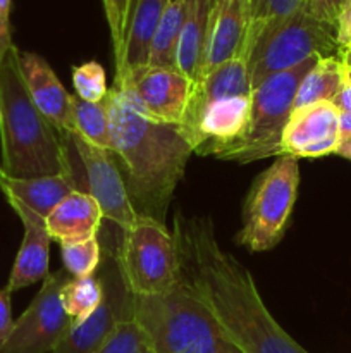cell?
I'll return each instance as SVG.
<instances>
[{
    "label": "cell",
    "mask_w": 351,
    "mask_h": 353,
    "mask_svg": "<svg viewBox=\"0 0 351 353\" xmlns=\"http://www.w3.org/2000/svg\"><path fill=\"white\" fill-rule=\"evenodd\" d=\"M179 283L220 324L241 353H308L272 317L253 276L224 250L212 221L178 216Z\"/></svg>",
    "instance_id": "1"
},
{
    "label": "cell",
    "mask_w": 351,
    "mask_h": 353,
    "mask_svg": "<svg viewBox=\"0 0 351 353\" xmlns=\"http://www.w3.org/2000/svg\"><path fill=\"white\" fill-rule=\"evenodd\" d=\"M110 152L119 164L138 216L164 223L193 145L181 126L148 117L133 97L112 86L107 93Z\"/></svg>",
    "instance_id": "2"
},
{
    "label": "cell",
    "mask_w": 351,
    "mask_h": 353,
    "mask_svg": "<svg viewBox=\"0 0 351 353\" xmlns=\"http://www.w3.org/2000/svg\"><path fill=\"white\" fill-rule=\"evenodd\" d=\"M64 133L31 100L14 45L0 64V145L7 178L67 176Z\"/></svg>",
    "instance_id": "3"
},
{
    "label": "cell",
    "mask_w": 351,
    "mask_h": 353,
    "mask_svg": "<svg viewBox=\"0 0 351 353\" xmlns=\"http://www.w3.org/2000/svg\"><path fill=\"white\" fill-rule=\"evenodd\" d=\"M133 317L155 353H241L212 314L181 285L164 295H133Z\"/></svg>",
    "instance_id": "4"
},
{
    "label": "cell",
    "mask_w": 351,
    "mask_h": 353,
    "mask_svg": "<svg viewBox=\"0 0 351 353\" xmlns=\"http://www.w3.org/2000/svg\"><path fill=\"white\" fill-rule=\"evenodd\" d=\"M336 28L322 23L305 9L262 31L248 54L251 88L270 76L296 68L312 57L339 55Z\"/></svg>",
    "instance_id": "5"
},
{
    "label": "cell",
    "mask_w": 351,
    "mask_h": 353,
    "mask_svg": "<svg viewBox=\"0 0 351 353\" xmlns=\"http://www.w3.org/2000/svg\"><path fill=\"white\" fill-rule=\"evenodd\" d=\"M320 57H312L296 68L270 76L251 92V116L243 138L219 159L250 164L281 155V140L291 116L299 83Z\"/></svg>",
    "instance_id": "6"
},
{
    "label": "cell",
    "mask_w": 351,
    "mask_h": 353,
    "mask_svg": "<svg viewBox=\"0 0 351 353\" xmlns=\"http://www.w3.org/2000/svg\"><path fill=\"white\" fill-rule=\"evenodd\" d=\"M299 185L298 159L279 155L251 186L243 210V228L237 241L246 250H272L284 236Z\"/></svg>",
    "instance_id": "7"
},
{
    "label": "cell",
    "mask_w": 351,
    "mask_h": 353,
    "mask_svg": "<svg viewBox=\"0 0 351 353\" xmlns=\"http://www.w3.org/2000/svg\"><path fill=\"white\" fill-rule=\"evenodd\" d=\"M116 255L124 281L134 296L164 295L178 286L174 234L160 221L136 216L133 226L120 233Z\"/></svg>",
    "instance_id": "8"
},
{
    "label": "cell",
    "mask_w": 351,
    "mask_h": 353,
    "mask_svg": "<svg viewBox=\"0 0 351 353\" xmlns=\"http://www.w3.org/2000/svg\"><path fill=\"white\" fill-rule=\"evenodd\" d=\"M67 178L78 192H86L98 202L103 219L119 231H126L136 221V210L127 195L119 164L110 150L95 147L79 134L64 133Z\"/></svg>",
    "instance_id": "9"
},
{
    "label": "cell",
    "mask_w": 351,
    "mask_h": 353,
    "mask_svg": "<svg viewBox=\"0 0 351 353\" xmlns=\"http://www.w3.org/2000/svg\"><path fill=\"white\" fill-rule=\"evenodd\" d=\"M103 300L98 309L69 330L52 353H96L126 319L133 317V293L117 264L116 247H109L98 265Z\"/></svg>",
    "instance_id": "10"
},
{
    "label": "cell",
    "mask_w": 351,
    "mask_h": 353,
    "mask_svg": "<svg viewBox=\"0 0 351 353\" xmlns=\"http://www.w3.org/2000/svg\"><path fill=\"white\" fill-rule=\"evenodd\" d=\"M67 278L64 272L48 274L26 310L14 321L0 353H52L72 327L61 300Z\"/></svg>",
    "instance_id": "11"
},
{
    "label": "cell",
    "mask_w": 351,
    "mask_h": 353,
    "mask_svg": "<svg viewBox=\"0 0 351 353\" xmlns=\"http://www.w3.org/2000/svg\"><path fill=\"white\" fill-rule=\"evenodd\" d=\"M114 86L126 90L151 119L181 126L195 83L178 69L143 65L127 71Z\"/></svg>",
    "instance_id": "12"
},
{
    "label": "cell",
    "mask_w": 351,
    "mask_h": 353,
    "mask_svg": "<svg viewBox=\"0 0 351 353\" xmlns=\"http://www.w3.org/2000/svg\"><path fill=\"white\" fill-rule=\"evenodd\" d=\"M339 112L332 102L292 109L281 140V155L315 159L336 154L339 145Z\"/></svg>",
    "instance_id": "13"
},
{
    "label": "cell",
    "mask_w": 351,
    "mask_h": 353,
    "mask_svg": "<svg viewBox=\"0 0 351 353\" xmlns=\"http://www.w3.org/2000/svg\"><path fill=\"white\" fill-rule=\"evenodd\" d=\"M248 26H250L248 0H215L210 16L209 41H206L205 61L200 78L213 71L217 65L243 55Z\"/></svg>",
    "instance_id": "14"
},
{
    "label": "cell",
    "mask_w": 351,
    "mask_h": 353,
    "mask_svg": "<svg viewBox=\"0 0 351 353\" xmlns=\"http://www.w3.org/2000/svg\"><path fill=\"white\" fill-rule=\"evenodd\" d=\"M19 65L24 85L36 109L61 133H72V95L65 92L50 64L34 52H19Z\"/></svg>",
    "instance_id": "15"
},
{
    "label": "cell",
    "mask_w": 351,
    "mask_h": 353,
    "mask_svg": "<svg viewBox=\"0 0 351 353\" xmlns=\"http://www.w3.org/2000/svg\"><path fill=\"white\" fill-rule=\"evenodd\" d=\"M14 212L19 216L24 228V238L17 252L16 262L10 271L9 283L6 288L10 293L16 290L26 288L38 281H43L48 272V248H50V234L47 231L43 217L31 212L28 207L16 200H7Z\"/></svg>",
    "instance_id": "16"
},
{
    "label": "cell",
    "mask_w": 351,
    "mask_h": 353,
    "mask_svg": "<svg viewBox=\"0 0 351 353\" xmlns=\"http://www.w3.org/2000/svg\"><path fill=\"white\" fill-rule=\"evenodd\" d=\"M102 223L98 202L86 192H72L45 219L50 238L61 245L96 238Z\"/></svg>",
    "instance_id": "17"
},
{
    "label": "cell",
    "mask_w": 351,
    "mask_h": 353,
    "mask_svg": "<svg viewBox=\"0 0 351 353\" xmlns=\"http://www.w3.org/2000/svg\"><path fill=\"white\" fill-rule=\"evenodd\" d=\"M171 0H136L131 9L124 37L123 57L116 68V83L124 78L131 69L148 64L151 38L158 26L162 14Z\"/></svg>",
    "instance_id": "18"
},
{
    "label": "cell",
    "mask_w": 351,
    "mask_h": 353,
    "mask_svg": "<svg viewBox=\"0 0 351 353\" xmlns=\"http://www.w3.org/2000/svg\"><path fill=\"white\" fill-rule=\"evenodd\" d=\"M213 3L215 0H188V10L179 37L176 69L191 79L195 85L198 83L205 61Z\"/></svg>",
    "instance_id": "19"
},
{
    "label": "cell",
    "mask_w": 351,
    "mask_h": 353,
    "mask_svg": "<svg viewBox=\"0 0 351 353\" xmlns=\"http://www.w3.org/2000/svg\"><path fill=\"white\" fill-rule=\"evenodd\" d=\"M0 188L7 200L23 203L31 212L47 219L52 210L72 192H78L67 176H43V178L14 179L3 176Z\"/></svg>",
    "instance_id": "20"
},
{
    "label": "cell",
    "mask_w": 351,
    "mask_h": 353,
    "mask_svg": "<svg viewBox=\"0 0 351 353\" xmlns=\"http://www.w3.org/2000/svg\"><path fill=\"white\" fill-rule=\"evenodd\" d=\"M251 92L253 88H251L248 62L243 57H236L217 65L213 71L200 78V81L193 88L188 107L200 105V103L222 99V97L248 95Z\"/></svg>",
    "instance_id": "21"
},
{
    "label": "cell",
    "mask_w": 351,
    "mask_h": 353,
    "mask_svg": "<svg viewBox=\"0 0 351 353\" xmlns=\"http://www.w3.org/2000/svg\"><path fill=\"white\" fill-rule=\"evenodd\" d=\"M344 83V65L339 55L320 57L305 74L296 92L292 109L317 102H332Z\"/></svg>",
    "instance_id": "22"
},
{
    "label": "cell",
    "mask_w": 351,
    "mask_h": 353,
    "mask_svg": "<svg viewBox=\"0 0 351 353\" xmlns=\"http://www.w3.org/2000/svg\"><path fill=\"white\" fill-rule=\"evenodd\" d=\"M186 10H188V0H171L165 7L151 38L147 65L176 69V54H178V43Z\"/></svg>",
    "instance_id": "23"
},
{
    "label": "cell",
    "mask_w": 351,
    "mask_h": 353,
    "mask_svg": "<svg viewBox=\"0 0 351 353\" xmlns=\"http://www.w3.org/2000/svg\"><path fill=\"white\" fill-rule=\"evenodd\" d=\"M71 112H72V133L79 134L83 140L95 147L110 150V124H109V103L107 99L102 102H85L72 95L71 100Z\"/></svg>",
    "instance_id": "24"
},
{
    "label": "cell",
    "mask_w": 351,
    "mask_h": 353,
    "mask_svg": "<svg viewBox=\"0 0 351 353\" xmlns=\"http://www.w3.org/2000/svg\"><path fill=\"white\" fill-rule=\"evenodd\" d=\"M61 300L72 326L88 319L103 300V286L98 276L67 279L61 290Z\"/></svg>",
    "instance_id": "25"
},
{
    "label": "cell",
    "mask_w": 351,
    "mask_h": 353,
    "mask_svg": "<svg viewBox=\"0 0 351 353\" xmlns=\"http://www.w3.org/2000/svg\"><path fill=\"white\" fill-rule=\"evenodd\" d=\"M248 3H250V26L241 55L244 61L262 31L301 9L305 0H248Z\"/></svg>",
    "instance_id": "26"
},
{
    "label": "cell",
    "mask_w": 351,
    "mask_h": 353,
    "mask_svg": "<svg viewBox=\"0 0 351 353\" xmlns=\"http://www.w3.org/2000/svg\"><path fill=\"white\" fill-rule=\"evenodd\" d=\"M62 264L72 278L93 276L102 262V247L98 238L79 241V243L61 245Z\"/></svg>",
    "instance_id": "27"
},
{
    "label": "cell",
    "mask_w": 351,
    "mask_h": 353,
    "mask_svg": "<svg viewBox=\"0 0 351 353\" xmlns=\"http://www.w3.org/2000/svg\"><path fill=\"white\" fill-rule=\"evenodd\" d=\"M72 85H74V95L85 102H102L109 93L105 71L95 61L72 68Z\"/></svg>",
    "instance_id": "28"
},
{
    "label": "cell",
    "mask_w": 351,
    "mask_h": 353,
    "mask_svg": "<svg viewBox=\"0 0 351 353\" xmlns=\"http://www.w3.org/2000/svg\"><path fill=\"white\" fill-rule=\"evenodd\" d=\"M96 353H155L134 317L126 319Z\"/></svg>",
    "instance_id": "29"
},
{
    "label": "cell",
    "mask_w": 351,
    "mask_h": 353,
    "mask_svg": "<svg viewBox=\"0 0 351 353\" xmlns=\"http://www.w3.org/2000/svg\"><path fill=\"white\" fill-rule=\"evenodd\" d=\"M103 10H105L107 24L110 30V38H112V50H114V61H116V68L119 65L120 57H123V47H124V31H123V21H120V7L119 0H102Z\"/></svg>",
    "instance_id": "30"
},
{
    "label": "cell",
    "mask_w": 351,
    "mask_h": 353,
    "mask_svg": "<svg viewBox=\"0 0 351 353\" xmlns=\"http://www.w3.org/2000/svg\"><path fill=\"white\" fill-rule=\"evenodd\" d=\"M344 2L346 0H305L303 9L322 23L336 28L337 16H339V10L344 6Z\"/></svg>",
    "instance_id": "31"
},
{
    "label": "cell",
    "mask_w": 351,
    "mask_h": 353,
    "mask_svg": "<svg viewBox=\"0 0 351 353\" xmlns=\"http://www.w3.org/2000/svg\"><path fill=\"white\" fill-rule=\"evenodd\" d=\"M10 3L12 0H0V64L14 47L10 34Z\"/></svg>",
    "instance_id": "32"
},
{
    "label": "cell",
    "mask_w": 351,
    "mask_h": 353,
    "mask_svg": "<svg viewBox=\"0 0 351 353\" xmlns=\"http://www.w3.org/2000/svg\"><path fill=\"white\" fill-rule=\"evenodd\" d=\"M12 305H10V292L7 288H0V348L9 338L12 331Z\"/></svg>",
    "instance_id": "33"
},
{
    "label": "cell",
    "mask_w": 351,
    "mask_h": 353,
    "mask_svg": "<svg viewBox=\"0 0 351 353\" xmlns=\"http://www.w3.org/2000/svg\"><path fill=\"white\" fill-rule=\"evenodd\" d=\"M336 37L341 50L351 47V0H346L341 7L336 21Z\"/></svg>",
    "instance_id": "34"
},
{
    "label": "cell",
    "mask_w": 351,
    "mask_h": 353,
    "mask_svg": "<svg viewBox=\"0 0 351 353\" xmlns=\"http://www.w3.org/2000/svg\"><path fill=\"white\" fill-rule=\"evenodd\" d=\"M336 154L348 159V161H351V137L343 138V140L339 141V145H337L336 148Z\"/></svg>",
    "instance_id": "35"
},
{
    "label": "cell",
    "mask_w": 351,
    "mask_h": 353,
    "mask_svg": "<svg viewBox=\"0 0 351 353\" xmlns=\"http://www.w3.org/2000/svg\"><path fill=\"white\" fill-rule=\"evenodd\" d=\"M339 59H341V62H343L344 68L351 69V47L350 48H344V50H341Z\"/></svg>",
    "instance_id": "36"
},
{
    "label": "cell",
    "mask_w": 351,
    "mask_h": 353,
    "mask_svg": "<svg viewBox=\"0 0 351 353\" xmlns=\"http://www.w3.org/2000/svg\"><path fill=\"white\" fill-rule=\"evenodd\" d=\"M120 7V21H123V31L126 34V17H127V0H119Z\"/></svg>",
    "instance_id": "37"
},
{
    "label": "cell",
    "mask_w": 351,
    "mask_h": 353,
    "mask_svg": "<svg viewBox=\"0 0 351 353\" xmlns=\"http://www.w3.org/2000/svg\"><path fill=\"white\" fill-rule=\"evenodd\" d=\"M134 2H136V0H127V17H126V26H127V19H129V14H131V9H133ZM124 37H126V34H124Z\"/></svg>",
    "instance_id": "38"
},
{
    "label": "cell",
    "mask_w": 351,
    "mask_h": 353,
    "mask_svg": "<svg viewBox=\"0 0 351 353\" xmlns=\"http://www.w3.org/2000/svg\"><path fill=\"white\" fill-rule=\"evenodd\" d=\"M3 176H6V174H3V171H2V164H0V179H2Z\"/></svg>",
    "instance_id": "39"
}]
</instances>
